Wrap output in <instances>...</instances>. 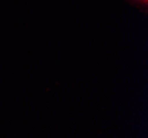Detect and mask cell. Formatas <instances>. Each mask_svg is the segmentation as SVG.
Masks as SVG:
<instances>
[{"instance_id": "obj_1", "label": "cell", "mask_w": 148, "mask_h": 138, "mask_svg": "<svg viewBox=\"0 0 148 138\" xmlns=\"http://www.w3.org/2000/svg\"><path fill=\"white\" fill-rule=\"evenodd\" d=\"M130 2L132 5H136V6H144L147 7L148 5V0H130Z\"/></svg>"}]
</instances>
